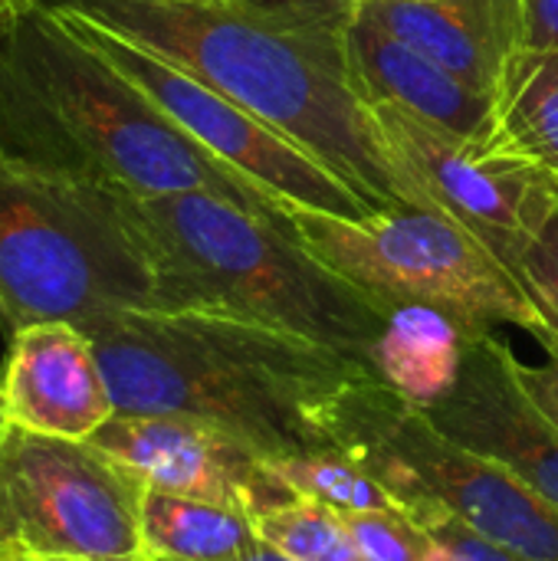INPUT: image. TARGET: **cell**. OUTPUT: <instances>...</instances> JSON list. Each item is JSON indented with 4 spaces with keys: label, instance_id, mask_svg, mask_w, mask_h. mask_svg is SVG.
I'll return each mask as SVG.
<instances>
[{
    "label": "cell",
    "instance_id": "obj_1",
    "mask_svg": "<svg viewBox=\"0 0 558 561\" xmlns=\"http://www.w3.org/2000/svg\"><path fill=\"white\" fill-rule=\"evenodd\" d=\"M115 30L207 82L335 171L372 207H424L349 79V0H36Z\"/></svg>",
    "mask_w": 558,
    "mask_h": 561
},
{
    "label": "cell",
    "instance_id": "obj_2",
    "mask_svg": "<svg viewBox=\"0 0 558 561\" xmlns=\"http://www.w3.org/2000/svg\"><path fill=\"white\" fill-rule=\"evenodd\" d=\"M0 154L128 194L204 191L283 217L36 0L0 16Z\"/></svg>",
    "mask_w": 558,
    "mask_h": 561
},
{
    "label": "cell",
    "instance_id": "obj_3",
    "mask_svg": "<svg viewBox=\"0 0 558 561\" xmlns=\"http://www.w3.org/2000/svg\"><path fill=\"white\" fill-rule=\"evenodd\" d=\"M115 414L220 424L263 457L335 447L329 408L362 362L312 339L194 309H125L82 329Z\"/></svg>",
    "mask_w": 558,
    "mask_h": 561
},
{
    "label": "cell",
    "instance_id": "obj_4",
    "mask_svg": "<svg viewBox=\"0 0 558 561\" xmlns=\"http://www.w3.org/2000/svg\"><path fill=\"white\" fill-rule=\"evenodd\" d=\"M118 207L151 266L155 309L217 312L329 345L368 371L391 309L329 270L283 217L204 191L128 194Z\"/></svg>",
    "mask_w": 558,
    "mask_h": 561
},
{
    "label": "cell",
    "instance_id": "obj_5",
    "mask_svg": "<svg viewBox=\"0 0 558 561\" xmlns=\"http://www.w3.org/2000/svg\"><path fill=\"white\" fill-rule=\"evenodd\" d=\"M125 309H155V276L118 191L0 154L3 335L39 322L86 329Z\"/></svg>",
    "mask_w": 558,
    "mask_h": 561
},
{
    "label": "cell",
    "instance_id": "obj_6",
    "mask_svg": "<svg viewBox=\"0 0 558 561\" xmlns=\"http://www.w3.org/2000/svg\"><path fill=\"white\" fill-rule=\"evenodd\" d=\"M293 233L339 276L388 309L428 306L464 332L513 325L539 339L546 319L474 233L431 207H375L362 217L286 210Z\"/></svg>",
    "mask_w": 558,
    "mask_h": 561
},
{
    "label": "cell",
    "instance_id": "obj_7",
    "mask_svg": "<svg viewBox=\"0 0 558 561\" xmlns=\"http://www.w3.org/2000/svg\"><path fill=\"white\" fill-rule=\"evenodd\" d=\"M335 447L355 454L401 510L437 506L483 539L529 561H558V513L500 463L454 444L421 404L375 375L329 408Z\"/></svg>",
    "mask_w": 558,
    "mask_h": 561
},
{
    "label": "cell",
    "instance_id": "obj_8",
    "mask_svg": "<svg viewBox=\"0 0 558 561\" xmlns=\"http://www.w3.org/2000/svg\"><path fill=\"white\" fill-rule=\"evenodd\" d=\"M145 486L89 440L7 427L0 437V559L141 556Z\"/></svg>",
    "mask_w": 558,
    "mask_h": 561
},
{
    "label": "cell",
    "instance_id": "obj_9",
    "mask_svg": "<svg viewBox=\"0 0 558 561\" xmlns=\"http://www.w3.org/2000/svg\"><path fill=\"white\" fill-rule=\"evenodd\" d=\"M59 13V10H56ZM66 23L102 53L125 79H132L178 128H184L204 151L250 181L283 214L316 210L335 217H362L375 210L358 191H352L335 171L303 151L296 141L270 128L253 112L240 108L207 82L155 56L151 49L118 36L115 30L62 13Z\"/></svg>",
    "mask_w": 558,
    "mask_h": 561
},
{
    "label": "cell",
    "instance_id": "obj_10",
    "mask_svg": "<svg viewBox=\"0 0 558 561\" xmlns=\"http://www.w3.org/2000/svg\"><path fill=\"white\" fill-rule=\"evenodd\" d=\"M372 115L421 204L447 214L500 263L513 266L556 220L558 178L500 135L457 138L395 105H375Z\"/></svg>",
    "mask_w": 558,
    "mask_h": 561
},
{
    "label": "cell",
    "instance_id": "obj_11",
    "mask_svg": "<svg viewBox=\"0 0 558 561\" xmlns=\"http://www.w3.org/2000/svg\"><path fill=\"white\" fill-rule=\"evenodd\" d=\"M89 444L125 467L145 490L217 503L253 519L296 500L270 470V457L210 421L112 414Z\"/></svg>",
    "mask_w": 558,
    "mask_h": 561
},
{
    "label": "cell",
    "instance_id": "obj_12",
    "mask_svg": "<svg viewBox=\"0 0 558 561\" xmlns=\"http://www.w3.org/2000/svg\"><path fill=\"white\" fill-rule=\"evenodd\" d=\"M424 414L454 444L500 463L558 513V427L520 385L506 339L467 332L457 385Z\"/></svg>",
    "mask_w": 558,
    "mask_h": 561
},
{
    "label": "cell",
    "instance_id": "obj_13",
    "mask_svg": "<svg viewBox=\"0 0 558 561\" xmlns=\"http://www.w3.org/2000/svg\"><path fill=\"white\" fill-rule=\"evenodd\" d=\"M0 391L7 424L43 437L89 440L115 414L95 345L69 322H39L10 335Z\"/></svg>",
    "mask_w": 558,
    "mask_h": 561
},
{
    "label": "cell",
    "instance_id": "obj_14",
    "mask_svg": "<svg viewBox=\"0 0 558 561\" xmlns=\"http://www.w3.org/2000/svg\"><path fill=\"white\" fill-rule=\"evenodd\" d=\"M345 59L352 89L368 108L395 105L470 141H493L500 135L497 95L464 82L355 7L345 23Z\"/></svg>",
    "mask_w": 558,
    "mask_h": 561
},
{
    "label": "cell",
    "instance_id": "obj_15",
    "mask_svg": "<svg viewBox=\"0 0 558 561\" xmlns=\"http://www.w3.org/2000/svg\"><path fill=\"white\" fill-rule=\"evenodd\" d=\"M355 10L497 99L529 49L526 0H362Z\"/></svg>",
    "mask_w": 558,
    "mask_h": 561
},
{
    "label": "cell",
    "instance_id": "obj_16",
    "mask_svg": "<svg viewBox=\"0 0 558 561\" xmlns=\"http://www.w3.org/2000/svg\"><path fill=\"white\" fill-rule=\"evenodd\" d=\"M464 329L428 306H398L378 335L368 365L378 381L428 408L444 398L460 375Z\"/></svg>",
    "mask_w": 558,
    "mask_h": 561
},
{
    "label": "cell",
    "instance_id": "obj_17",
    "mask_svg": "<svg viewBox=\"0 0 558 561\" xmlns=\"http://www.w3.org/2000/svg\"><path fill=\"white\" fill-rule=\"evenodd\" d=\"M257 539V523L247 513L158 490L141 493V549L151 559L227 561Z\"/></svg>",
    "mask_w": 558,
    "mask_h": 561
},
{
    "label": "cell",
    "instance_id": "obj_18",
    "mask_svg": "<svg viewBox=\"0 0 558 561\" xmlns=\"http://www.w3.org/2000/svg\"><path fill=\"white\" fill-rule=\"evenodd\" d=\"M500 138L558 178V49H526L500 92Z\"/></svg>",
    "mask_w": 558,
    "mask_h": 561
},
{
    "label": "cell",
    "instance_id": "obj_19",
    "mask_svg": "<svg viewBox=\"0 0 558 561\" xmlns=\"http://www.w3.org/2000/svg\"><path fill=\"white\" fill-rule=\"evenodd\" d=\"M270 470L293 496L319 500L339 513H395L398 500L385 483L349 450L326 447L270 460Z\"/></svg>",
    "mask_w": 558,
    "mask_h": 561
},
{
    "label": "cell",
    "instance_id": "obj_20",
    "mask_svg": "<svg viewBox=\"0 0 558 561\" xmlns=\"http://www.w3.org/2000/svg\"><path fill=\"white\" fill-rule=\"evenodd\" d=\"M253 523L263 542L276 546L293 561H372L345 526L342 513L319 500L296 496Z\"/></svg>",
    "mask_w": 558,
    "mask_h": 561
},
{
    "label": "cell",
    "instance_id": "obj_21",
    "mask_svg": "<svg viewBox=\"0 0 558 561\" xmlns=\"http://www.w3.org/2000/svg\"><path fill=\"white\" fill-rule=\"evenodd\" d=\"M405 513L431 536L428 561H529L483 539L480 533H474L470 526H464L437 506H411Z\"/></svg>",
    "mask_w": 558,
    "mask_h": 561
},
{
    "label": "cell",
    "instance_id": "obj_22",
    "mask_svg": "<svg viewBox=\"0 0 558 561\" xmlns=\"http://www.w3.org/2000/svg\"><path fill=\"white\" fill-rule=\"evenodd\" d=\"M510 270L526 289V296L533 299V306L539 309V316L546 319L543 335H553L558 342V214L543 230V237L526 253L516 256Z\"/></svg>",
    "mask_w": 558,
    "mask_h": 561
},
{
    "label": "cell",
    "instance_id": "obj_23",
    "mask_svg": "<svg viewBox=\"0 0 558 561\" xmlns=\"http://www.w3.org/2000/svg\"><path fill=\"white\" fill-rule=\"evenodd\" d=\"M543 345V362H523L516 355V375L536 408L558 427V342L553 335L536 339Z\"/></svg>",
    "mask_w": 558,
    "mask_h": 561
},
{
    "label": "cell",
    "instance_id": "obj_24",
    "mask_svg": "<svg viewBox=\"0 0 558 561\" xmlns=\"http://www.w3.org/2000/svg\"><path fill=\"white\" fill-rule=\"evenodd\" d=\"M529 49H558V0H526Z\"/></svg>",
    "mask_w": 558,
    "mask_h": 561
},
{
    "label": "cell",
    "instance_id": "obj_25",
    "mask_svg": "<svg viewBox=\"0 0 558 561\" xmlns=\"http://www.w3.org/2000/svg\"><path fill=\"white\" fill-rule=\"evenodd\" d=\"M155 561H164V559H155ZM227 561H293L289 556H283L276 546H270V542H263V539H257L247 552H240V556H234V559Z\"/></svg>",
    "mask_w": 558,
    "mask_h": 561
},
{
    "label": "cell",
    "instance_id": "obj_26",
    "mask_svg": "<svg viewBox=\"0 0 558 561\" xmlns=\"http://www.w3.org/2000/svg\"><path fill=\"white\" fill-rule=\"evenodd\" d=\"M0 561H89V559H36V556H16V559H0Z\"/></svg>",
    "mask_w": 558,
    "mask_h": 561
},
{
    "label": "cell",
    "instance_id": "obj_27",
    "mask_svg": "<svg viewBox=\"0 0 558 561\" xmlns=\"http://www.w3.org/2000/svg\"><path fill=\"white\" fill-rule=\"evenodd\" d=\"M7 427H10V424H7V414H3V391H0V437H3Z\"/></svg>",
    "mask_w": 558,
    "mask_h": 561
},
{
    "label": "cell",
    "instance_id": "obj_28",
    "mask_svg": "<svg viewBox=\"0 0 558 561\" xmlns=\"http://www.w3.org/2000/svg\"><path fill=\"white\" fill-rule=\"evenodd\" d=\"M16 3H20V0H0V16H3V13H7L10 7H16Z\"/></svg>",
    "mask_w": 558,
    "mask_h": 561
},
{
    "label": "cell",
    "instance_id": "obj_29",
    "mask_svg": "<svg viewBox=\"0 0 558 561\" xmlns=\"http://www.w3.org/2000/svg\"><path fill=\"white\" fill-rule=\"evenodd\" d=\"M122 561H155L148 552H141V556H135V559H122Z\"/></svg>",
    "mask_w": 558,
    "mask_h": 561
},
{
    "label": "cell",
    "instance_id": "obj_30",
    "mask_svg": "<svg viewBox=\"0 0 558 561\" xmlns=\"http://www.w3.org/2000/svg\"><path fill=\"white\" fill-rule=\"evenodd\" d=\"M349 3H352V7H355V3H362V0H349Z\"/></svg>",
    "mask_w": 558,
    "mask_h": 561
}]
</instances>
